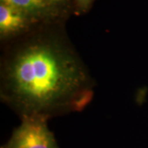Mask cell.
Instances as JSON below:
<instances>
[{
    "label": "cell",
    "instance_id": "1",
    "mask_svg": "<svg viewBox=\"0 0 148 148\" xmlns=\"http://www.w3.org/2000/svg\"><path fill=\"white\" fill-rule=\"evenodd\" d=\"M64 21L34 25L1 42L0 98L19 116L51 118L80 112L96 86Z\"/></svg>",
    "mask_w": 148,
    "mask_h": 148
},
{
    "label": "cell",
    "instance_id": "2",
    "mask_svg": "<svg viewBox=\"0 0 148 148\" xmlns=\"http://www.w3.org/2000/svg\"><path fill=\"white\" fill-rule=\"evenodd\" d=\"M19 126L1 148H58L47 120L40 117H25Z\"/></svg>",
    "mask_w": 148,
    "mask_h": 148
},
{
    "label": "cell",
    "instance_id": "3",
    "mask_svg": "<svg viewBox=\"0 0 148 148\" xmlns=\"http://www.w3.org/2000/svg\"><path fill=\"white\" fill-rule=\"evenodd\" d=\"M36 24L37 23L19 10L0 2L1 42L25 34Z\"/></svg>",
    "mask_w": 148,
    "mask_h": 148
},
{
    "label": "cell",
    "instance_id": "4",
    "mask_svg": "<svg viewBox=\"0 0 148 148\" xmlns=\"http://www.w3.org/2000/svg\"><path fill=\"white\" fill-rule=\"evenodd\" d=\"M0 2L19 10L36 23L69 20L45 0H0Z\"/></svg>",
    "mask_w": 148,
    "mask_h": 148
},
{
    "label": "cell",
    "instance_id": "5",
    "mask_svg": "<svg viewBox=\"0 0 148 148\" xmlns=\"http://www.w3.org/2000/svg\"><path fill=\"white\" fill-rule=\"evenodd\" d=\"M53 8L69 19L75 14L73 0H45Z\"/></svg>",
    "mask_w": 148,
    "mask_h": 148
},
{
    "label": "cell",
    "instance_id": "6",
    "mask_svg": "<svg viewBox=\"0 0 148 148\" xmlns=\"http://www.w3.org/2000/svg\"><path fill=\"white\" fill-rule=\"evenodd\" d=\"M95 0H73L75 14H85L91 9Z\"/></svg>",
    "mask_w": 148,
    "mask_h": 148
}]
</instances>
